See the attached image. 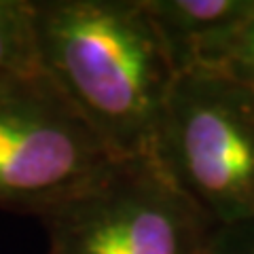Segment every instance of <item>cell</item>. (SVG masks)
<instances>
[{
    "mask_svg": "<svg viewBox=\"0 0 254 254\" xmlns=\"http://www.w3.org/2000/svg\"><path fill=\"white\" fill-rule=\"evenodd\" d=\"M41 70L119 157L153 155L176 81L144 0H32Z\"/></svg>",
    "mask_w": 254,
    "mask_h": 254,
    "instance_id": "obj_1",
    "label": "cell"
},
{
    "mask_svg": "<svg viewBox=\"0 0 254 254\" xmlns=\"http://www.w3.org/2000/svg\"><path fill=\"white\" fill-rule=\"evenodd\" d=\"M38 220L49 254H205L214 231L153 155L117 159Z\"/></svg>",
    "mask_w": 254,
    "mask_h": 254,
    "instance_id": "obj_3",
    "label": "cell"
},
{
    "mask_svg": "<svg viewBox=\"0 0 254 254\" xmlns=\"http://www.w3.org/2000/svg\"><path fill=\"white\" fill-rule=\"evenodd\" d=\"M38 70L32 0H0V87Z\"/></svg>",
    "mask_w": 254,
    "mask_h": 254,
    "instance_id": "obj_6",
    "label": "cell"
},
{
    "mask_svg": "<svg viewBox=\"0 0 254 254\" xmlns=\"http://www.w3.org/2000/svg\"><path fill=\"white\" fill-rule=\"evenodd\" d=\"M153 159L214 227L254 218V93L214 70L178 74Z\"/></svg>",
    "mask_w": 254,
    "mask_h": 254,
    "instance_id": "obj_2",
    "label": "cell"
},
{
    "mask_svg": "<svg viewBox=\"0 0 254 254\" xmlns=\"http://www.w3.org/2000/svg\"><path fill=\"white\" fill-rule=\"evenodd\" d=\"M205 254H254V218L214 227Z\"/></svg>",
    "mask_w": 254,
    "mask_h": 254,
    "instance_id": "obj_8",
    "label": "cell"
},
{
    "mask_svg": "<svg viewBox=\"0 0 254 254\" xmlns=\"http://www.w3.org/2000/svg\"><path fill=\"white\" fill-rule=\"evenodd\" d=\"M178 74L208 70L254 9V0H144Z\"/></svg>",
    "mask_w": 254,
    "mask_h": 254,
    "instance_id": "obj_5",
    "label": "cell"
},
{
    "mask_svg": "<svg viewBox=\"0 0 254 254\" xmlns=\"http://www.w3.org/2000/svg\"><path fill=\"white\" fill-rule=\"evenodd\" d=\"M43 70L0 87V208L41 216L117 161Z\"/></svg>",
    "mask_w": 254,
    "mask_h": 254,
    "instance_id": "obj_4",
    "label": "cell"
},
{
    "mask_svg": "<svg viewBox=\"0 0 254 254\" xmlns=\"http://www.w3.org/2000/svg\"><path fill=\"white\" fill-rule=\"evenodd\" d=\"M208 70L229 76L254 93V9L225 43Z\"/></svg>",
    "mask_w": 254,
    "mask_h": 254,
    "instance_id": "obj_7",
    "label": "cell"
}]
</instances>
